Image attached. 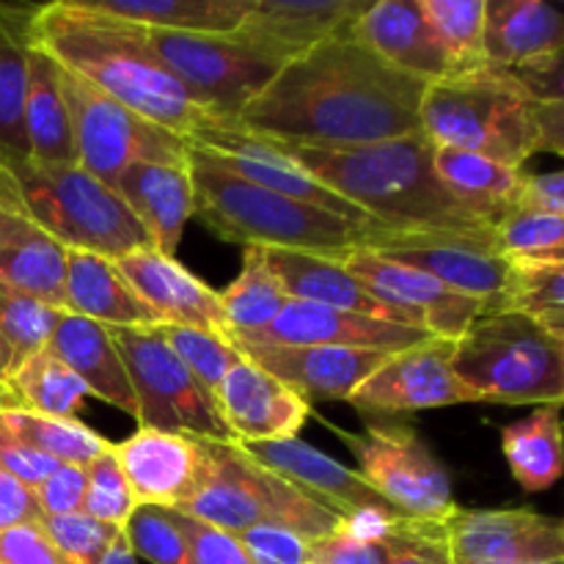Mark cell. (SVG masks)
Listing matches in <instances>:
<instances>
[{
  "mask_svg": "<svg viewBox=\"0 0 564 564\" xmlns=\"http://www.w3.org/2000/svg\"><path fill=\"white\" fill-rule=\"evenodd\" d=\"M466 402H479V397L455 375L452 341L435 336L391 352L350 397V405L372 416L466 405Z\"/></svg>",
  "mask_w": 564,
  "mask_h": 564,
  "instance_id": "cell-16",
  "label": "cell"
},
{
  "mask_svg": "<svg viewBox=\"0 0 564 564\" xmlns=\"http://www.w3.org/2000/svg\"><path fill=\"white\" fill-rule=\"evenodd\" d=\"M215 408L235 444L297 438L312 405L242 356L215 391Z\"/></svg>",
  "mask_w": 564,
  "mask_h": 564,
  "instance_id": "cell-21",
  "label": "cell"
},
{
  "mask_svg": "<svg viewBox=\"0 0 564 564\" xmlns=\"http://www.w3.org/2000/svg\"><path fill=\"white\" fill-rule=\"evenodd\" d=\"M88 9L149 31L235 33L251 0H83Z\"/></svg>",
  "mask_w": 564,
  "mask_h": 564,
  "instance_id": "cell-34",
  "label": "cell"
},
{
  "mask_svg": "<svg viewBox=\"0 0 564 564\" xmlns=\"http://www.w3.org/2000/svg\"><path fill=\"white\" fill-rule=\"evenodd\" d=\"M39 518H42V512H39L33 490L0 471V532L17 527V523L39 521Z\"/></svg>",
  "mask_w": 564,
  "mask_h": 564,
  "instance_id": "cell-57",
  "label": "cell"
},
{
  "mask_svg": "<svg viewBox=\"0 0 564 564\" xmlns=\"http://www.w3.org/2000/svg\"><path fill=\"white\" fill-rule=\"evenodd\" d=\"M66 248L42 229L0 242V284L64 312Z\"/></svg>",
  "mask_w": 564,
  "mask_h": 564,
  "instance_id": "cell-38",
  "label": "cell"
},
{
  "mask_svg": "<svg viewBox=\"0 0 564 564\" xmlns=\"http://www.w3.org/2000/svg\"><path fill=\"white\" fill-rule=\"evenodd\" d=\"M88 391L47 347L11 367L0 389V408L42 413L53 419H75Z\"/></svg>",
  "mask_w": 564,
  "mask_h": 564,
  "instance_id": "cell-35",
  "label": "cell"
},
{
  "mask_svg": "<svg viewBox=\"0 0 564 564\" xmlns=\"http://www.w3.org/2000/svg\"><path fill=\"white\" fill-rule=\"evenodd\" d=\"M160 334L169 341L171 350L180 356V361L191 369L193 378L215 397L220 380L226 378L231 367L242 358L235 341L224 336L207 334L196 328H180V325H160Z\"/></svg>",
  "mask_w": 564,
  "mask_h": 564,
  "instance_id": "cell-44",
  "label": "cell"
},
{
  "mask_svg": "<svg viewBox=\"0 0 564 564\" xmlns=\"http://www.w3.org/2000/svg\"><path fill=\"white\" fill-rule=\"evenodd\" d=\"M187 143L207 163L218 165L220 171L237 176V180L251 182V185L264 187V191L281 193V196H290L295 202L312 204V207L328 209V213L352 220V224L375 226L350 202L336 196L334 191L319 185L312 174H306L301 165L292 163L268 138L240 130L237 124L218 121V124L193 132Z\"/></svg>",
  "mask_w": 564,
  "mask_h": 564,
  "instance_id": "cell-15",
  "label": "cell"
},
{
  "mask_svg": "<svg viewBox=\"0 0 564 564\" xmlns=\"http://www.w3.org/2000/svg\"><path fill=\"white\" fill-rule=\"evenodd\" d=\"M452 367L479 402L562 405L564 339L516 312H488L452 341Z\"/></svg>",
  "mask_w": 564,
  "mask_h": 564,
  "instance_id": "cell-7",
  "label": "cell"
},
{
  "mask_svg": "<svg viewBox=\"0 0 564 564\" xmlns=\"http://www.w3.org/2000/svg\"><path fill=\"white\" fill-rule=\"evenodd\" d=\"M47 350L86 386L88 397H97L135 419V394L113 341V330L61 312L47 339Z\"/></svg>",
  "mask_w": 564,
  "mask_h": 564,
  "instance_id": "cell-27",
  "label": "cell"
},
{
  "mask_svg": "<svg viewBox=\"0 0 564 564\" xmlns=\"http://www.w3.org/2000/svg\"><path fill=\"white\" fill-rule=\"evenodd\" d=\"M113 455L138 507L180 510L198 477V438L138 427L116 441Z\"/></svg>",
  "mask_w": 564,
  "mask_h": 564,
  "instance_id": "cell-24",
  "label": "cell"
},
{
  "mask_svg": "<svg viewBox=\"0 0 564 564\" xmlns=\"http://www.w3.org/2000/svg\"><path fill=\"white\" fill-rule=\"evenodd\" d=\"M141 31L165 69L226 124H235L242 108L281 69L279 61L240 42L235 33Z\"/></svg>",
  "mask_w": 564,
  "mask_h": 564,
  "instance_id": "cell-11",
  "label": "cell"
},
{
  "mask_svg": "<svg viewBox=\"0 0 564 564\" xmlns=\"http://www.w3.org/2000/svg\"><path fill=\"white\" fill-rule=\"evenodd\" d=\"M55 77L69 110L77 165L113 187L116 176L132 163H187V138L143 119L135 110L105 97L86 80L55 64Z\"/></svg>",
  "mask_w": 564,
  "mask_h": 564,
  "instance_id": "cell-10",
  "label": "cell"
},
{
  "mask_svg": "<svg viewBox=\"0 0 564 564\" xmlns=\"http://www.w3.org/2000/svg\"><path fill=\"white\" fill-rule=\"evenodd\" d=\"M36 507L42 516H72L83 512L86 499V466L77 463H61L50 477L33 488Z\"/></svg>",
  "mask_w": 564,
  "mask_h": 564,
  "instance_id": "cell-51",
  "label": "cell"
},
{
  "mask_svg": "<svg viewBox=\"0 0 564 564\" xmlns=\"http://www.w3.org/2000/svg\"><path fill=\"white\" fill-rule=\"evenodd\" d=\"M562 50L560 9L545 0H485V64L521 69Z\"/></svg>",
  "mask_w": 564,
  "mask_h": 564,
  "instance_id": "cell-28",
  "label": "cell"
},
{
  "mask_svg": "<svg viewBox=\"0 0 564 564\" xmlns=\"http://www.w3.org/2000/svg\"><path fill=\"white\" fill-rule=\"evenodd\" d=\"M562 405H540L529 419L501 430V452L512 477L527 494H543L560 482L562 455Z\"/></svg>",
  "mask_w": 564,
  "mask_h": 564,
  "instance_id": "cell-36",
  "label": "cell"
},
{
  "mask_svg": "<svg viewBox=\"0 0 564 564\" xmlns=\"http://www.w3.org/2000/svg\"><path fill=\"white\" fill-rule=\"evenodd\" d=\"M424 86L347 31L286 61L235 124L268 141L308 147L389 141L419 132Z\"/></svg>",
  "mask_w": 564,
  "mask_h": 564,
  "instance_id": "cell-1",
  "label": "cell"
},
{
  "mask_svg": "<svg viewBox=\"0 0 564 564\" xmlns=\"http://www.w3.org/2000/svg\"><path fill=\"white\" fill-rule=\"evenodd\" d=\"M0 564H72L58 554L39 521L17 523L0 532Z\"/></svg>",
  "mask_w": 564,
  "mask_h": 564,
  "instance_id": "cell-52",
  "label": "cell"
},
{
  "mask_svg": "<svg viewBox=\"0 0 564 564\" xmlns=\"http://www.w3.org/2000/svg\"><path fill=\"white\" fill-rule=\"evenodd\" d=\"M356 457V471L402 518L449 523L460 512L452 479L422 435L402 424H369L364 433H341Z\"/></svg>",
  "mask_w": 564,
  "mask_h": 564,
  "instance_id": "cell-12",
  "label": "cell"
},
{
  "mask_svg": "<svg viewBox=\"0 0 564 564\" xmlns=\"http://www.w3.org/2000/svg\"><path fill=\"white\" fill-rule=\"evenodd\" d=\"M264 253H268V264L279 275L290 301L317 303V306L405 325L386 303L369 295L334 257L308 251H279V248Z\"/></svg>",
  "mask_w": 564,
  "mask_h": 564,
  "instance_id": "cell-30",
  "label": "cell"
},
{
  "mask_svg": "<svg viewBox=\"0 0 564 564\" xmlns=\"http://www.w3.org/2000/svg\"><path fill=\"white\" fill-rule=\"evenodd\" d=\"M367 0H251L235 36L281 66L347 33Z\"/></svg>",
  "mask_w": 564,
  "mask_h": 564,
  "instance_id": "cell-22",
  "label": "cell"
},
{
  "mask_svg": "<svg viewBox=\"0 0 564 564\" xmlns=\"http://www.w3.org/2000/svg\"><path fill=\"white\" fill-rule=\"evenodd\" d=\"M64 312L105 328H154L158 319L138 301L113 259L88 251H66Z\"/></svg>",
  "mask_w": 564,
  "mask_h": 564,
  "instance_id": "cell-29",
  "label": "cell"
},
{
  "mask_svg": "<svg viewBox=\"0 0 564 564\" xmlns=\"http://www.w3.org/2000/svg\"><path fill=\"white\" fill-rule=\"evenodd\" d=\"M242 356L273 375L312 405L314 400H345L391 356L389 350L352 347H237Z\"/></svg>",
  "mask_w": 564,
  "mask_h": 564,
  "instance_id": "cell-23",
  "label": "cell"
},
{
  "mask_svg": "<svg viewBox=\"0 0 564 564\" xmlns=\"http://www.w3.org/2000/svg\"><path fill=\"white\" fill-rule=\"evenodd\" d=\"M507 284L499 312H516L564 339V262L507 259Z\"/></svg>",
  "mask_w": 564,
  "mask_h": 564,
  "instance_id": "cell-39",
  "label": "cell"
},
{
  "mask_svg": "<svg viewBox=\"0 0 564 564\" xmlns=\"http://www.w3.org/2000/svg\"><path fill=\"white\" fill-rule=\"evenodd\" d=\"M121 532H124L135 560L141 556L152 564H196L185 534L180 532L169 510L138 507Z\"/></svg>",
  "mask_w": 564,
  "mask_h": 564,
  "instance_id": "cell-46",
  "label": "cell"
},
{
  "mask_svg": "<svg viewBox=\"0 0 564 564\" xmlns=\"http://www.w3.org/2000/svg\"><path fill=\"white\" fill-rule=\"evenodd\" d=\"M0 424L14 435L20 444L55 463H77L88 466L99 452L110 446L108 438L94 433L80 419H53L42 413L11 411L0 408Z\"/></svg>",
  "mask_w": 564,
  "mask_h": 564,
  "instance_id": "cell-40",
  "label": "cell"
},
{
  "mask_svg": "<svg viewBox=\"0 0 564 564\" xmlns=\"http://www.w3.org/2000/svg\"><path fill=\"white\" fill-rule=\"evenodd\" d=\"M505 259H556L564 262V218L512 207L494 224Z\"/></svg>",
  "mask_w": 564,
  "mask_h": 564,
  "instance_id": "cell-43",
  "label": "cell"
},
{
  "mask_svg": "<svg viewBox=\"0 0 564 564\" xmlns=\"http://www.w3.org/2000/svg\"><path fill=\"white\" fill-rule=\"evenodd\" d=\"M361 248H369L391 262L422 270L446 290L485 303L488 312H499L510 262L499 253L494 226L477 231H394L372 226L364 237Z\"/></svg>",
  "mask_w": 564,
  "mask_h": 564,
  "instance_id": "cell-13",
  "label": "cell"
},
{
  "mask_svg": "<svg viewBox=\"0 0 564 564\" xmlns=\"http://www.w3.org/2000/svg\"><path fill=\"white\" fill-rule=\"evenodd\" d=\"M427 521H405L397 523L386 538L380 540H356L350 534L334 532L323 540H314L308 545V564H389L397 551L405 545V540Z\"/></svg>",
  "mask_w": 564,
  "mask_h": 564,
  "instance_id": "cell-48",
  "label": "cell"
},
{
  "mask_svg": "<svg viewBox=\"0 0 564 564\" xmlns=\"http://www.w3.org/2000/svg\"><path fill=\"white\" fill-rule=\"evenodd\" d=\"M419 130L433 147L523 169L540 154V102L510 69L482 64L424 86Z\"/></svg>",
  "mask_w": 564,
  "mask_h": 564,
  "instance_id": "cell-4",
  "label": "cell"
},
{
  "mask_svg": "<svg viewBox=\"0 0 564 564\" xmlns=\"http://www.w3.org/2000/svg\"><path fill=\"white\" fill-rule=\"evenodd\" d=\"M218 297L231 339L262 334L290 301L279 275L268 264L264 248H242L240 275L218 292Z\"/></svg>",
  "mask_w": 564,
  "mask_h": 564,
  "instance_id": "cell-37",
  "label": "cell"
},
{
  "mask_svg": "<svg viewBox=\"0 0 564 564\" xmlns=\"http://www.w3.org/2000/svg\"><path fill=\"white\" fill-rule=\"evenodd\" d=\"M193 218L202 220L220 240L264 251L336 253L364 246L372 226L352 224L328 209L295 202L281 193L242 182L207 163L191 149Z\"/></svg>",
  "mask_w": 564,
  "mask_h": 564,
  "instance_id": "cell-5",
  "label": "cell"
},
{
  "mask_svg": "<svg viewBox=\"0 0 564 564\" xmlns=\"http://www.w3.org/2000/svg\"><path fill=\"white\" fill-rule=\"evenodd\" d=\"M430 334L386 319L361 317L317 303L286 301L279 317L248 339H231L235 347H352V350H405Z\"/></svg>",
  "mask_w": 564,
  "mask_h": 564,
  "instance_id": "cell-20",
  "label": "cell"
},
{
  "mask_svg": "<svg viewBox=\"0 0 564 564\" xmlns=\"http://www.w3.org/2000/svg\"><path fill=\"white\" fill-rule=\"evenodd\" d=\"M273 143L380 229H490L488 220L444 191L433 171V143L422 130L352 147Z\"/></svg>",
  "mask_w": 564,
  "mask_h": 564,
  "instance_id": "cell-3",
  "label": "cell"
},
{
  "mask_svg": "<svg viewBox=\"0 0 564 564\" xmlns=\"http://www.w3.org/2000/svg\"><path fill=\"white\" fill-rule=\"evenodd\" d=\"M99 564H138L135 554H132V549H130V543H127L124 532H121L119 538L110 543V549L105 551V556L99 560Z\"/></svg>",
  "mask_w": 564,
  "mask_h": 564,
  "instance_id": "cell-58",
  "label": "cell"
},
{
  "mask_svg": "<svg viewBox=\"0 0 564 564\" xmlns=\"http://www.w3.org/2000/svg\"><path fill=\"white\" fill-rule=\"evenodd\" d=\"M22 127H25L28 165L58 169V165L77 163L69 110H66L64 94H61L58 77H55V61L39 47H33V42L31 58H28V91Z\"/></svg>",
  "mask_w": 564,
  "mask_h": 564,
  "instance_id": "cell-31",
  "label": "cell"
},
{
  "mask_svg": "<svg viewBox=\"0 0 564 564\" xmlns=\"http://www.w3.org/2000/svg\"><path fill=\"white\" fill-rule=\"evenodd\" d=\"M180 532L185 534L187 545H191L193 562L196 564H253L242 545L237 543L235 534L220 532V529L207 527V523L196 521V518L185 516L180 510H169Z\"/></svg>",
  "mask_w": 564,
  "mask_h": 564,
  "instance_id": "cell-50",
  "label": "cell"
},
{
  "mask_svg": "<svg viewBox=\"0 0 564 564\" xmlns=\"http://www.w3.org/2000/svg\"><path fill=\"white\" fill-rule=\"evenodd\" d=\"M516 207L534 209V213H545V215H560V218H564V174L562 171H543V174L523 176Z\"/></svg>",
  "mask_w": 564,
  "mask_h": 564,
  "instance_id": "cell-55",
  "label": "cell"
},
{
  "mask_svg": "<svg viewBox=\"0 0 564 564\" xmlns=\"http://www.w3.org/2000/svg\"><path fill=\"white\" fill-rule=\"evenodd\" d=\"M9 369H11V361H9V356H6L3 345H0V389H3V380H6V375H9Z\"/></svg>",
  "mask_w": 564,
  "mask_h": 564,
  "instance_id": "cell-59",
  "label": "cell"
},
{
  "mask_svg": "<svg viewBox=\"0 0 564 564\" xmlns=\"http://www.w3.org/2000/svg\"><path fill=\"white\" fill-rule=\"evenodd\" d=\"M350 36L380 61L424 83L452 75L449 61L424 22L419 0H375L352 22Z\"/></svg>",
  "mask_w": 564,
  "mask_h": 564,
  "instance_id": "cell-26",
  "label": "cell"
},
{
  "mask_svg": "<svg viewBox=\"0 0 564 564\" xmlns=\"http://www.w3.org/2000/svg\"><path fill=\"white\" fill-rule=\"evenodd\" d=\"M433 171L449 196H455L463 207L488 220L490 226L507 209L516 207L521 182L527 176L523 169L449 147H433Z\"/></svg>",
  "mask_w": 564,
  "mask_h": 564,
  "instance_id": "cell-33",
  "label": "cell"
},
{
  "mask_svg": "<svg viewBox=\"0 0 564 564\" xmlns=\"http://www.w3.org/2000/svg\"><path fill=\"white\" fill-rule=\"evenodd\" d=\"M113 341L135 394L138 427L229 444L231 435L220 422L213 394L171 350L160 325L116 328Z\"/></svg>",
  "mask_w": 564,
  "mask_h": 564,
  "instance_id": "cell-9",
  "label": "cell"
},
{
  "mask_svg": "<svg viewBox=\"0 0 564 564\" xmlns=\"http://www.w3.org/2000/svg\"><path fill=\"white\" fill-rule=\"evenodd\" d=\"M36 229L22 193L20 176L9 163L0 160V242H9L25 231Z\"/></svg>",
  "mask_w": 564,
  "mask_h": 564,
  "instance_id": "cell-54",
  "label": "cell"
},
{
  "mask_svg": "<svg viewBox=\"0 0 564 564\" xmlns=\"http://www.w3.org/2000/svg\"><path fill=\"white\" fill-rule=\"evenodd\" d=\"M113 191L130 207L149 248L176 257L182 231L193 218V171L187 163H132L116 176Z\"/></svg>",
  "mask_w": 564,
  "mask_h": 564,
  "instance_id": "cell-25",
  "label": "cell"
},
{
  "mask_svg": "<svg viewBox=\"0 0 564 564\" xmlns=\"http://www.w3.org/2000/svg\"><path fill=\"white\" fill-rule=\"evenodd\" d=\"M334 257L369 295L391 308L408 328H419L435 339L455 341L477 317L488 314V306L474 297L446 290L433 275L408 264L378 257L369 248H345L325 253Z\"/></svg>",
  "mask_w": 564,
  "mask_h": 564,
  "instance_id": "cell-14",
  "label": "cell"
},
{
  "mask_svg": "<svg viewBox=\"0 0 564 564\" xmlns=\"http://www.w3.org/2000/svg\"><path fill=\"white\" fill-rule=\"evenodd\" d=\"M446 549L452 564H543L564 556V523L532 510H460Z\"/></svg>",
  "mask_w": 564,
  "mask_h": 564,
  "instance_id": "cell-17",
  "label": "cell"
},
{
  "mask_svg": "<svg viewBox=\"0 0 564 564\" xmlns=\"http://www.w3.org/2000/svg\"><path fill=\"white\" fill-rule=\"evenodd\" d=\"M58 466L61 463L50 460V457L39 455V452L28 449L25 444H20V441H17L14 435L0 424V471H6L9 477H14L17 482L28 485V488L33 490Z\"/></svg>",
  "mask_w": 564,
  "mask_h": 564,
  "instance_id": "cell-53",
  "label": "cell"
},
{
  "mask_svg": "<svg viewBox=\"0 0 564 564\" xmlns=\"http://www.w3.org/2000/svg\"><path fill=\"white\" fill-rule=\"evenodd\" d=\"M17 176L33 224L66 251L99 253L116 262L135 248L149 246L147 231L119 193L83 165H25Z\"/></svg>",
  "mask_w": 564,
  "mask_h": 564,
  "instance_id": "cell-8",
  "label": "cell"
},
{
  "mask_svg": "<svg viewBox=\"0 0 564 564\" xmlns=\"http://www.w3.org/2000/svg\"><path fill=\"white\" fill-rule=\"evenodd\" d=\"M39 527L47 534L50 543L58 549V554L72 564H99L105 551L110 549L121 529L110 523L97 521L86 512H72V516H42Z\"/></svg>",
  "mask_w": 564,
  "mask_h": 564,
  "instance_id": "cell-47",
  "label": "cell"
},
{
  "mask_svg": "<svg viewBox=\"0 0 564 564\" xmlns=\"http://www.w3.org/2000/svg\"><path fill=\"white\" fill-rule=\"evenodd\" d=\"M31 42L105 97L176 135L191 138L220 121L165 69L141 28L99 14L83 0L36 6Z\"/></svg>",
  "mask_w": 564,
  "mask_h": 564,
  "instance_id": "cell-2",
  "label": "cell"
},
{
  "mask_svg": "<svg viewBox=\"0 0 564 564\" xmlns=\"http://www.w3.org/2000/svg\"><path fill=\"white\" fill-rule=\"evenodd\" d=\"M36 6L0 3V160L20 171L28 165L25 110L31 25Z\"/></svg>",
  "mask_w": 564,
  "mask_h": 564,
  "instance_id": "cell-32",
  "label": "cell"
},
{
  "mask_svg": "<svg viewBox=\"0 0 564 564\" xmlns=\"http://www.w3.org/2000/svg\"><path fill=\"white\" fill-rule=\"evenodd\" d=\"M138 510V501L127 485L124 471L113 455V441L105 452H99L86 466V499L83 512L97 521L110 523L116 529H124L132 512Z\"/></svg>",
  "mask_w": 564,
  "mask_h": 564,
  "instance_id": "cell-45",
  "label": "cell"
},
{
  "mask_svg": "<svg viewBox=\"0 0 564 564\" xmlns=\"http://www.w3.org/2000/svg\"><path fill=\"white\" fill-rule=\"evenodd\" d=\"M253 564H308V540L281 523H257L235 534Z\"/></svg>",
  "mask_w": 564,
  "mask_h": 564,
  "instance_id": "cell-49",
  "label": "cell"
},
{
  "mask_svg": "<svg viewBox=\"0 0 564 564\" xmlns=\"http://www.w3.org/2000/svg\"><path fill=\"white\" fill-rule=\"evenodd\" d=\"M543 564H564V556H562V560H551V562H543Z\"/></svg>",
  "mask_w": 564,
  "mask_h": 564,
  "instance_id": "cell-60",
  "label": "cell"
},
{
  "mask_svg": "<svg viewBox=\"0 0 564 564\" xmlns=\"http://www.w3.org/2000/svg\"><path fill=\"white\" fill-rule=\"evenodd\" d=\"M58 314V308L0 284V345H3L11 367L47 347Z\"/></svg>",
  "mask_w": 564,
  "mask_h": 564,
  "instance_id": "cell-42",
  "label": "cell"
},
{
  "mask_svg": "<svg viewBox=\"0 0 564 564\" xmlns=\"http://www.w3.org/2000/svg\"><path fill=\"white\" fill-rule=\"evenodd\" d=\"M389 564H452L446 549V523H422Z\"/></svg>",
  "mask_w": 564,
  "mask_h": 564,
  "instance_id": "cell-56",
  "label": "cell"
},
{
  "mask_svg": "<svg viewBox=\"0 0 564 564\" xmlns=\"http://www.w3.org/2000/svg\"><path fill=\"white\" fill-rule=\"evenodd\" d=\"M419 9L452 75L485 64V0H419Z\"/></svg>",
  "mask_w": 564,
  "mask_h": 564,
  "instance_id": "cell-41",
  "label": "cell"
},
{
  "mask_svg": "<svg viewBox=\"0 0 564 564\" xmlns=\"http://www.w3.org/2000/svg\"><path fill=\"white\" fill-rule=\"evenodd\" d=\"M248 457L264 466L268 471L279 474L286 482L295 485L301 494L317 501L323 510L334 512L339 521H352L358 516H386L402 518L386 499H380L367 479L347 468L345 463L334 460L325 452L314 449L301 438L270 441V444H240Z\"/></svg>",
  "mask_w": 564,
  "mask_h": 564,
  "instance_id": "cell-18",
  "label": "cell"
},
{
  "mask_svg": "<svg viewBox=\"0 0 564 564\" xmlns=\"http://www.w3.org/2000/svg\"><path fill=\"white\" fill-rule=\"evenodd\" d=\"M116 264L158 325L207 330L231 341L218 292L193 275L180 259L143 246L116 259Z\"/></svg>",
  "mask_w": 564,
  "mask_h": 564,
  "instance_id": "cell-19",
  "label": "cell"
},
{
  "mask_svg": "<svg viewBox=\"0 0 564 564\" xmlns=\"http://www.w3.org/2000/svg\"><path fill=\"white\" fill-rule=\"evenodd\" d=\"M180 512L237 534L257 523H281L314 543L339 532L341 521L317 501L259 466L240 444L198 438V477Z\"/></svg>",
  "mask_w": 564,
  "mask_h": 564,
  "instance_id": "cell-6",
  "label": "cell"
}]
</instances>
